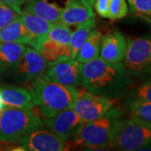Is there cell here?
<instances>
[{
    "label": "cell",
    "mask_w": 151,
    "mask_h": 151,
    "mask_svg": "<svg viewBox=\"0 0 151 151\" xmlns=\"http://www.w3.org/2000/svg\"><path fill=\"white\" fill-rule=\"evenodd\" d=\"M81 67L82 64L76 59L61 60L50 65L43 77L65 86H82Z\"/></svg>",
    "instance_id": "30bf717a"
},
{
    "label": "cell",
    "mask_w": 151,
    "mask_h": 151,
    "mask_svg": "<svg viewBox=\"0 0 151 151\" xmlns=\"http://www.w3.org/2000/svg\"><path fill=\"white\" fill-rule=\"evenodd\" d=\"M103 35L97 29H92L81 45L76 60L81 64L91 61L99 56Z\"/></svg>",
    "instance_id": "ac0fdd59"
},
{
    "label": "cell",
    "mask_w": 151,
    "mask_h": 151,
    "mask_svg": "<svg viewBox=\"0 0 151 151\" xmlns=\"http://www.w3.org/2000/svg\"><path fill=\"white\" fill-rule=\"evenodd\" d=\"M42 121L49 129L65 143L73 139L85 124L72 108L62 110L53 117L44 118Z\"/></svg>",
    "instance_id": "9c48e42d"
},
{
    "label": "cell",
    "mask_w": 151,
    "mask_h": 151,
    "mask_svg": "<svg viewBox=\"0 0 151 151\" xmlns=\"http://www.w3.org/2000/svg\"><path fill=\"white\" fill-rule=\"evenodd\" d=\"M127 45L124 35L118 29H114L103 36L99 57L110 63H120L124 59Z\"/></svg>",
    "instance_id": "7c38bea8"
},
{
    "label": "cell",
    "mask_w": 151,
    "mask_h": 151,
    "mask_svg": "<svg viewBox=\"0 0 151 151\" xmlns=\"http://www.w3.org/2000/svg\"><path fill=\"white\" fill-rule=\"evenodd\" d=\"M19 17V14L12 7L0 0V29Z\"/></svg>",
    "instance_id": "4316f807"
},
{
    "label": "cell",
    "mask_w": 151,
    "mask_h": 151,
    "mask_svg": "<svg viewBox=\"0 0 151 151\" xmlns=\"http://www.w3.org/2000/svg\"><path fill=\"white\" fill-rule=\"evenodd\" d=\"M127 103H151V80L145 81L129 92Z\"/></svg>",
    "instance_id": "7402d4cb"
},
{
    "label": "cell",
    "mask_w": 151,
    "mask_h": 151,
    "mask_svg": "<svg viewBox=\"0 0 151 151\" xmlns=\"http://www.w3.org/2000/svg\"><path fill=\"white\" fill-rule=\"evenodd\" d=\"M4 108H5V105L4 104V103L2 102V100H1V98H0V112H1Z\"/></svg>",
    "instance_id": "4dcf8cb0"
},
{
    "label": "cell",
    "mask_w": 151,
    "mask_h": 151,
    "mask_svg": "<svg viewBox=\"0 0 151 151\" xmlns=\"http://www.w3.org/2000/svg\"><path fill=\"white\" fill-rule=\"evenodd\" d=\"M79 90L46 80L43 76L35 79L30 86L33 106L43 118L53 117L66 108H71Z\"/></svg>",
    "instance_id": "7a4b0ae2"
},
{
    "label": "cell",
    "mask_w": 151,
    "mask_h": 151,
    "mask_svg": "<svg viewBox=\"0 0 151 151\" xmlns=\"http://www.w3.org/2000/svg\"><path fill=\"white\" fill-rule=\"evenodd\" d=\"M0 98L7 107L31 109L33 102L29 91L14 86H0Z\"/></svg>",
    "instance_id": "2e32d148"
},
{
    "label": "cell",
    "mask_w": 151,
    "mask_h": 151,
    "mask_svg": "<svg viewBox=\"0 0 151 151\" xmlns=\"http://www.w3.org/2000/svg\"><path fill=\"white\" fill-rule=\"evenodd\" d=\"M39 52L46 60L48 67L61 60L71 59V55L68 45L58 43L50 40H45L44 41Z\"/></svg>",
    "instance_id": "ffe728a7"
},
{
    "label": "cell",
    "mask_w": 151,
    "mask_h": 151,
    "mask_svg": "<svg viewBox=\"0 0 151 151\" xmlns=\"http://www.w3.org/2000/svg\"><path fill=\"white\" fill-rule=\"evenodd\" d=\"M128 12L129 8L126 0H111L108 9V19L111 20L123 19L128 14Z\"/></svg>",
    "instance_id": "484cf974"
},
{
    "label": "cell",
    "mask_w": 151,
    "mask_h": 151,
    "mask_svg": "<svg viewBox=\"0 0 151 151\" xmlns=\"http://www.w3.org/2000/svg\"><path fill=\"white\" fill-rule=\"evenodd\" d=\"M48 68V63L37 50L26 47L22 57L12 70L18 82L29 83L44 75Z\"/></svg>",
    "instance_id": "ba28073f"
},
{
    "label": "cell",
    "mask_w": 151,
    "mask_h": 151,
    "mask_svg": "<svg viewBox=\"0 0 151 151\" xmlns=\"http://www.w3.org/2000/svg\"><path fill=\"white\" fill-rule=\"evenodd\" d=\"M43 121L31 109L7 107L0 112V142L20 144Z\"/></svg>",
    "instance_id": "277c9868"
},
{
    "label": "cell",
    "mask_w": 151,
    "mask_h": 151,
    "mask_svg": "<svg viewBox=\"0 0 151 151\" xmlns=\"http://www.w3.org/2000/svg\"><path fill=\"white\" fill-rule=\"evenodd\" d=\"M115 99L97 95L87 91H79L71 108L84 123L103 117L114 107Z\"/></svg>",
    "instance_id": "52a82bcc"
},
{
    "label": "cell",
    "mask_w": 151,
    "mask_h": 151,
    "mask_svg": "<svg viewBox=\"0 0 151 151\" xmlns=\"http://www.w3.org/2000/svg\"><path fill=\"white\" fill-rule=\"evenodd\" d=\"M83 1L86 2L87 4H89L92 5V7H93V4H94V2H95V0H83Z\"/></svg>",
    "instance_id": "f546056e"
},
{
    "label": "cell",
    "mask_w": 151,
    "mask_h": 151,
    "mask_svg": "<svg viewBox=\"0 0 151 151\" xmlns=\"http://www.w3.org/2000/svg\"><path fill=\"white\" fill-rule=\"evenodd\" d=\"M151 145V124L131 118L122 119L110 147L123 151L140 150Z\"/></svg>",
    "instance_id": "5b68a950"
},
{
    "label": "cell",
    "mask_w": 151,
    "mask_h": 151,
    "mask_svg": "<svg viewBox=\"0 0 151 151\" xmlns=\"http://www.w3.org/2000/svg\"><path fill=\"white\" fill-rule=\"evenodd\" d=\"M67 0H27L25 9L52 24L59 23L63 8Z\"/></svg>",
    "instance_id": "9a60e30c"
},
{
    "label": "cell",
    "mask_w": 151,
    "mask_h": 151,
    "mask_svg": "<svg viewBox=\"0 0 151 151\" xmlns=\"http://www.w3.org/2000/svg\"><path fill=\"white\" fill-rule=\"evenodd\" d=\"M71 34L72 32L67 25H65L59 22V24H53V26L50 29L47 35L46 40H53L64 45H68L70 42Z\"/></svg>",
    "instance_id": "cb8c5ba5"
},
{
    "label": "cell",
    "mask_w": 151,
    "mask_h": 151,
    "mask_svg": "<svg viewBox=\"0 0 151 151\" xmlns=\"http://www.w3.org/2000/svg\"><path fill=\"white\" fill-rule=\"evenodd\" d=\"M82 86L87 91L116 99L129 90L132 79L124 65L110 63L99 56L82 64Z\"/></svg>",
    "instance_id": "6da1fadb"
},
{
    "label": "cell",
    "mask_w": 151,
    "mask_h": 151,
    "mask_svg": "<svg viewBox=\"0 0 151 151\" xmlns=\"http://www.w3.org/2000/svg\"><path fill=\"white\" fill-rule=\"evenodd\" d=\"M1 1L4 2L5 4L12 7L20 15L22 13V5H24L27 0H1Z\"/></svg>",
    "instance_id": "f1b7e54d"
},
{
    "label": "cell",
    "mask_w": 151,
    "mask_h": 151,
    "mask_svg": "<svg viewBox=\"0 0 151 151\" xmlns=\"http://www.w3.org/2000/svg\"><path fill=\"white\" fill-rule=\"evenodd\" d=\"M122 116V110L113 107L103 117L85 123L78 134L71 139V146H81L95 150L110 147Z\"/></svg>",
    "instance_id": "3957f363"
},
{
    "label": "cell",
    "mask_w": 151,
    "mask_h": 151,
    "mask_svg": "<svg viewBox=\"0 0 151 151\" xmlns=\"http://www.w3.org/2000/svg\"><path fill=\"white\" fill-rule=\"evenodd\" d=\"M124 60L130 76L151 80V36L129 40Z\"/></svg>",
    "instance_id": "8992f818"
},
{
    "label": "cell",
    "mask_w": 151,
    "mask_h": 151,
    "mask_svg": "<svg viewBox=\"0 0 151 151\" xmlns=\"http://www.w3.org/2000/svg\"><path fill=\"white\" fill-rule=\"evenodd\" d=\"M95 18L92 6L83 0H67L61 12L60 23L73 26Z\"/></svg>",
    "instance_id": "4fadbf2b"
},
{
    "label": "cell",
    "mask_w": 151,
    "mask_h": 151,
    "mask_svg": "<svg viewBox=\"0 0 151 151\" xmlns=\"http://www.w3.org/2000/svg\"><path fill=\"white\" fill-rule=\"evenodd\" d=\"M25 45L14 42H0V71L13 69L19 63Z\"/></svg>",
    "instance_id": "d6986e66"
},
{
    "label": "cell",
    "mask_w": 151,
    "mask_h": 151,
    "mask_svg": "<svg viewBox=\"0 0 151 151\" xmlns=\"http://www.w3.org/2000/svg\"><path fill=\"white\" fill-rule=\"evenodd\" d=\"M0 42H14L33 45V38L25 29L20 15L0 29Z\"/></svg>",
    "instance_id": "e0dca14e"
},
{
    "label": "cell",
    "mask_w": 151,
    "mask_h": 151,
    "mask_svg": "<svg viewBox=\"0 0 151 151\" xmlns=\"http://www.w3.org/2000/svg\"><path fill=\"white\" fill-rule=\"evenodd\" d=\"M110 1L111 0H95L93 6L99 16L108 18Z\"/></svg>",
    "instance_id": "83f0119b"
},
{
    "label": "cell",
    "mask_w": 151,
    "mask_h": 151,
    "mask_svg": "<svg viewBox=\"0 0 151 151\" xmlns=\"http://www.w3.org/2000/svg\"><path fill=\"white\" fill-rule=\"evenodd\" d=\"M131 12L136 16L151 19V0H127Z\"/></svg>",
    "instance_id": "d4e9b609"
},
{
    "label": "cell",
    "mask_w": 151,
    "mask_h": 151,
    "mask_svg": "<svg viewBox=\"0 0 151 151\" xmlns=\"http://www.w3.org/2000/svg\"><path fill=\"white\" fill-rule=\"evenodd\" d=\"M95 24H96V22H95V18H94V19L87 20L85 23L78 24L76 29L71 34L70 42L68 44L70 55H71V59H76V56L81 48V45L83 44L90 31L95 27Z\"/></svg>",
    "instance_id": "44dd1931"
},
{
    "label": "cell",
    "mask_w": 151,
    "mask_h": 151,
    "mask_svg": "<svg viewBox=\"0 0 151 151\" xmlns=\"http://www.w3.org/2000/svg\"><path fill=\"white\" fill-rule=\"evenodd\" d=\"M129 117L151 124V103H133L128 104Z\"/></svg>",
    "instance_id": "603a6c76"
},
{
    "label": "cell",
    "mask_w": 151,
    "mask_h": 151,
    "mask_svg": "<svg viewBox=\"0 0 151 151\" xmlns=\"http://www.w3.org/2000/svg\"><path fill=\"white\" fill-rule=\"evenodd\" d=\"M20 19L25 29L32 36V47L39 51L41 45L46 40L47 35L53 26V24L40 18L25 9L22 10Z\"/></svg>",
    "instance_id": "5bb4252c"
},
{
    "label": "cell",
    "mask_w": 151,
    "mask_h": 151,
    "mask_svg": "<svg viewBox=\"0 0 151 151\" xmlns=\"http://www.w3.org/2000/svg\"><path fill=\"white\" fill-rule=\"evenodd\" d=\"M24 150L61 151L65 150V142L49 129L39 128L34 130L22 141Z\"/></svg>",
    "instance_id": "8fae6325"
}]
</instances>
